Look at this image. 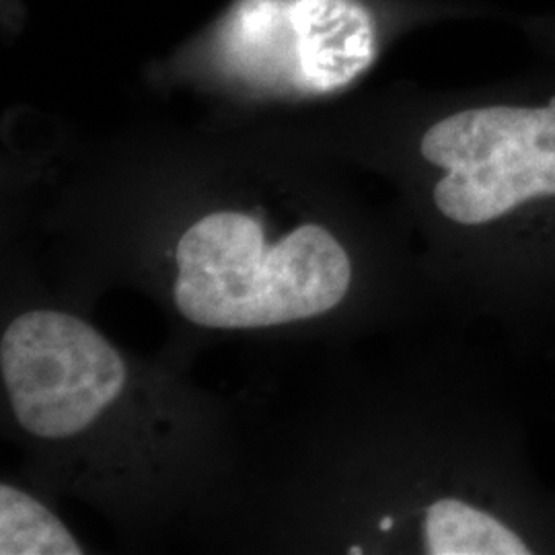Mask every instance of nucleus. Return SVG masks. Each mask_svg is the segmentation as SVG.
<instances>
[{"mask_svg": "<svg viewBox=\"0 0 555 555\" xmlns=\"http://www.w3.org/2000/svg\"><path fill=\"white\" fill-rule=\"evenodd\" d=\"M173 297L181 315L210 330H258L318 318L337 307L352 263L337 238L302 224L266 245L258 219L215 212L179 238Z\"/></svg>", "mask_w": 555, "mask_h": 555, "instance_id": "obj_1", "label": "nucleus"}, {"mask_svg": "<svg viewBox=\"0 0 555 555\" xmlns=\"http://www.w3.org/2000/svg\"><path fill=\"white\" fill-rule=\"evenodd\" d=\"M422 157L442 169L433 192L444 219L479 229L555 199V98L545 105H483L428 128Z\"/></svg>", "mask_w": 555, "mask_h": 555, "instance_id": "obj_2", "label": "nucleus"}, {"mask_svg": "<svg viewBox=\"0 0 555 555\" xmlns=\"http://www.w3.org/2000/svg\"><path fill=\"white\" fill-rule=\"evenodd\" d=\"M0 371L25 433L75 437L118 399L126 364L118 350L75 315L31 311L2 334Z\"/></svg>", "mask_w": 555, "mask_h": 555, "instance_id": "obj_3", "label": "nucleus"}, {"mask_svg": "<svg viewBox=\"0 0 555 555\" xmlns=\"http://www.w3.org/2000/svg\"><path fill=\"white\" fill-rule=\"evenodd\" d=\"M229 52L251 70H284L305 91L330 93L377 56V25L358 0H243Z\"/></svg>", "mask_w": 555, "mask_h": 555, "instance_id": "obj_4", "label": "nucleus"}, {"mask_svg": "<svg viewBox=\"0 0 555 555\" xmlns=\"http://www.w3.org/2000/svg\"><path fill=\"white\" fill-rule=\"evenodd\" d=\"M422 547L430 555H527L535 543L508 516L463 498H438L422 516Z\"/></svg>", "mask_w": 555, "mask_h": 555, "instance_id": "obj_5", "label": "nucleus"}, {"mask_svg": "<svg viewBox=\"0 0 555 555\" xmlns=\"http://www.w3.org/2000/svg\"><path fill=\"white\" fill-rule=\"evenodd\" d=\"M0 554L80 555L70 531L36 498L0 486Z\"/></svg>", "mask_w": 555, "mask_h": 555, "instance_id": "obj_6", "label": "nucleus"}, {"mask_svg": "<svg viewBox=\"0 0 555 555\" xmlns=\"http://www.w3.org/2000/svg\"><path fill=\"white\" fill-rule=\"evenodd\" d=\"M393 518L391 516H387V518H380V522H378V527H380V531H391L393 529Z\"/></svg>", "mask_w": 555, "mask_h": 555, "instance_id": "obj_7", "label": "nucleus"}, {"mask_svg": "<svg viewBox=\"0 0 555 555\" xmlns=\"http://www.w3.org/2000/svg\"><path fill=\"white\" fill-rule=\"evenodd\" d=\"M348 554L360 555L362 554V550H360V547H350V552H348Z\"/></svg>", "mask_w": 555, "mask_h": 555, "instance_id": "obj_8", "label": "nucleus"}]
</instances>
